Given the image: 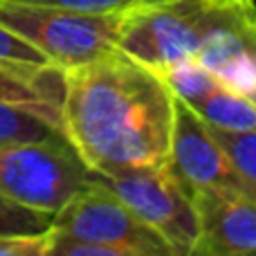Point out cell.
I'll return each mask as SVG.
<instances>
[{"mask_svg":"<svg viewBox=\"0 0 256 256\" xmlns=\"http://www.w3.org/2000/svg\"><path fill=\"white\" fill-rule=\"evenodd\" d=\"M171 126L168 86L120 50L63 70L61 130L92 173L168 162Z\"/></svg>","mask_w":256,"mask_h":256,"instance_id":"cell-1","label":"cell"},{"mask_svg":"<svg viewBox=\"0 0 256 256\" xmlns=\"http://www.w3.org/2000/svg\"><path fill=\"white\" fill-rule=\"evenodd\" d=\"M248 4L225 0L135 2L122 18L117 50L160 72L196 56L202 40L214 30L238 20Z\"/></svg>","mask_w":256,"mask_h":256,"instance_id":"cell-2","label":"cell"},{"mask_svg":"<svg viewBox=\"0 0 256 256\" xmlns=\"http://www.w3.org/2000/svg\"><path fill=\"white\" fill-rule=\"evenodd\" d=\"M124 12H81L56 4L0 0V25L36 48L52 66L70 70L117 50Z\"/></svg>","mask_w":256,"mask_h":256,"instance_id":"cell-3","label":"cell"},{"mask_svg":"<svg viewBox=\"0 0 256 256\" xmlns=\"http://www.w3.org/2000/svg\"><path fill=\"white\" fill-rule=\"evenodd\" d=\"M90 180L68 140L0 142V194L20 204L54 214Z\"/></svg>","mask_w":256,"mask_h":256,"instance_id":"cell-4","label":"cell"},{"mask_svg":"<svg viewBox=\"0 0 256 256\" xmlns=\"http://www.w3.org/2000/svg\"><path fill=\"white\" fill-rule=\"evenodd\" d=\"M122 202L153 230L173 256L194 254L198 240V216L191 194L168 162L122 168L115 173H92Z\"/></svg>","mask_w":256,"mask_h":256,"instance_id":"cell-5","label":"cell"},{"mask_svg":"<svg viewBox=\"0 0 256 256\" xmlns=\"http://www.w3.org/2000/svg\"><path fill=\"white\" fill-rule=\"evenodd\" d=\"M54 238L81 243H108L128 248L135 256H173L168 245L144 225L99 180L76 191L52 216Z\"/></svg>","mask_w":256,"mask_h":256,"instance_id":"cell-6","label":"cell"},{"mask_svg":"<svg viewBox=\"0 0 256 256\" xmlns=\"http://www.w3.org/2000/svg\"><path fill=\"white\" fill-rule=\"evenodd\" d=\"M168 166L189 189V194L207 186L248 191L230 155L216 142L209 126L178 97H173Z\"/></svg>","mask_w":256,"mask_h":256,"instance_id":"cell-7","label":"cell"},{"mask_svg":"<svg viewBox=\"0 0 256 256\" xmlns=\"http://www.w3.org/2000/svg\"><path fill=\"white\" fill-rule=\"evenodd\" d=\"M198 216V240L194 254L200 256H252L256 254V198L243 189L191 191Z\"/></svg>","mask_w":256,"mask_h":256,"instance_id":"cell-8","label":"cell"},{"mask_svg":"<svg viewBox=\"0 0 256 256\" xmlns=\"http://www.w3.org/2000/svg\"><path fill=\"white\" fill-rule=\"evenodd\" d=\"M61 68L0 61V102L25 108L61 130Z\"/></svg>","mask_w":256,"mask_h":256,"instance_id":"cell-9","label":"cell"},{"mask_svg":"<svg viewBox=\"0 0 256 256\" xmlns=\"http://www.w3.org/2000/svg\"><path fill=\"white\" fill-rule=\"evenodd\" d=\"M240 16L232 25H222L218 30H214L202 40L196 58L212 74H216L227 88L243 94L245 99H250L256 106V63L248 43L240 36Z\"/></svg>","mask_w":256,"mask_h":256,"instance_id":"cell-10","label":"cell"},{"mask_svg":"<svg viewBox=\"0 0 256 256\" xmlns=\"http://www.w3.org/2000/svg\"><path fill=\"white\" fill-rule=\"evenodd\" d=\"M191 110L212 128L230 132L256 130V106L243 94L227 88L220 79L207 94L191 104Z\"/></svg>","mask_w":256,"mask_h":256,"instance_id":"cell-11","label":"cell"},{"mask_svg":"<svg viewBox=\"0 0 256 256\" xmlns=\"http://www.w3.org/2000/svg\"><path fill=\"white\" fill-rule=\"evenodd\" d=\"M66 140L58 128L43 117L18 108L14 104L0 102V142H56Z\"/></svg>","mask_w":256,"mask_h":256,"instance_id":"cell-12","label":"cell"},{"mask_svg":"<svg viewBox=\"0 0 256 256\" xmlns=\"http://www.w3.org/2000/svg\"><path fill=\"white\" fill-rule=\"evenodd\" d=\"M209 126V124H207ZM212 135L230 155L234 168L238 171L243 184L256 198V130H243V132H230L220 128H212Z\"/></svg>","mask_w":256,"mask_h":256,"instance_id":"cell-13","label":"cell"},{"mask_svg":"<svg viewBox=\"0 0 256 256\" xmlns=\"http://www.w3.org/2000/svg\"><path fill=\"white\" fill-rule=\"evenodd\" d=\"M54 214L32 209L12 200L9 196L0 194V236L16 234H40L52 227Z\"/></svg>","mask_w":256,"mask_h":256,"instance_id":"cell-14","label":"cell"},{"mask_svg":"<svg viewBox=\"0 0 256 256\" xmlns=\"http://www.w3.org/2000/svg\"><path fill=\"white\" fill-rule=\"evenodd\" d=\"M52 227L40 234L0 236V256H50Z\"/></svg>","mask_w":256,"mask_h":256,"instance_id":"cell-15","label":"cell"},{"mask_svg":"<svg viewBox=\"0 0 256 256\" xmlns=\"http://www.w3.org/2000/svg\"><path fill=\"white\" fill-rule=\"evenodd\" d=\"M0 61H14V63H32V66H52L36 48H32L27 40L9 32L7 27L0 25ZM56 68V66H54Z\"/></svg>","mask_w":256,"mask_h":256,"instance_id":"cell-16","label":"cell"},{"mask_svg":"<svg viewBox=\"0 0 256 256\" xmlns=\"http://www.w3.org/2000/svg\"><path fill=\"white\" fill-rule=\"evenodd\" d=\"M12 2H32V4H56V7L81 9V12H126L137 0H12Z\"/></svg>","mask_w":256,"mask_h":256,"instance_id":"cell-17","label":"cell"},{"mask_svg":"<svg viewBox=\"0 0 256 256\" xmlns=\"http://www.w3.org/2000/svg\"><path fill=\"white\" fill-rule=\"evenodd\" d=\"M240 36H243V40L248 43L250 52H252V58L256 63V4H250V7H245L243 16H240Z\"/></svg>","mask_w":256,"mask_h":256,"instance_id":"cell-18","label":"cell"},{"mask_svg":"<svg viewBox=\"0 0 256 256\" xmlns=\"http://www.w3.org/2000/svg\"><path fill=\"white\" fill-rule=\"evenodd\" d=\"M225 2H240V4H248V2H254V0H225Z\"/></svg>","mask_w":256,"mask_h":256,"instance_id":"cell-19","label":"cell"},{"mask_svg":"<svg viewBox=\"0 0 256 256\" xmlns=\"http://www.w3.org/2000/svg\"><path fill=\"white\" fill-rule=\"evenodd\" d=\"M137 2H160V0H137Z\"/></svg>","mask_w":256,"mask_h":256,"instance_id":"cell-20","label":"cell"}]
</instances>
